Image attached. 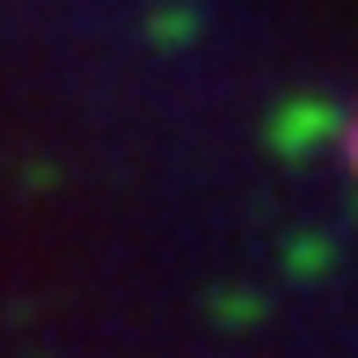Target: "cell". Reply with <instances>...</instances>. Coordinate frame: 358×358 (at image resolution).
<instances>
[{
	"mask_svg": "<svg viewBox=\"0 0 358 358\" xmlns=\"http://www.w3.org/2000/svg\"><path fill=\"white\" fill-rule=\"evenodd\" d=\"M351 161H358V124H351Z\"/></svg>",
	"mask_w": 358,
	"mask_h": 358,
	"instance_id": "cell-1",
	"label": "cell"
}]
</instances>
